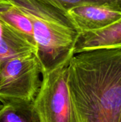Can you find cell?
<instances>
[{
	"instance_id": "1",
	"label": "cell",
	"mask_w": 121,
	"mask_h": 122,
	"mask_svg": "<svg viewBox=\"0 0 121 122\" xmlns=\"http://www.w3.org/2000/svg\"><path fill=\"white\" fill-rule=\"evenodd\" d=\"M67 84L78 122H119L121 114V49L74 54Z\"/></svg>"
},
{
	"instance_id": "2",
	"label": "cell",
	"mask_w": 121,
	"mask_h": 122,
	"mask_svg": "<svg viewBox=\"0 0 121 122\" xmlns=\"http://www.w3.org/2000/svg\"><path fill=\"white\" fill-rule=\"evenodd\" d=\"M30 19L42 74L68 62L78 36L66 12L40 0H7Z\"/></svg>"
},
{
	"instance_id": "3",
	"label": "cell",
	"mask_w": 121,
	"mask_h": 122,
	"mask_svg": "<svg viewBox=\"0 0 121 122\" xmlns=\"http://www.w3.org/2000/svg\"><path fill=\"white\" fill-rule=\"evenodd\" d=\"M41 73L34 54L4 61L0 66V102H34L41 84Z\"/></svg>"
},
{
	"instance_id": "4",
	"label": "cell",
	"mask_w": 121,
	"mask_h": 122,
	"mask_svg": "<svg viewBox=\"0 0 121 122\" xmlns=\"http://www.w3.org/2000/svg\"><path fill=\"white\" fill-rule=\"evenodd\" d=\"M69 61L41 74V84L34 100L41 122H78L67 84Z\"/></svg>"
},
{
	"instance_id": "5",
	"label": "cell",
	"mask_w": 121,
	"mask_h": 122,
	"mask_svg": "<svg viewBox=\"0 0 121 122\" xmlns=\"http://www.w3.org/2000/svg\"><path fill=\"white\" fill-rule=\"evenodd\" d=\"M66 14L78 34L102 29L121 18V5L86 3L69 9Z\"/></svg>"
},
{
	"instance_id": "6",
	"label": "cell",
	"mask_w": 121,
	"mask_h": 122,
	"mask_svg": "<svg viewBox=\"0 0 121 122\" xmlns=\"http://www.w3.org/2000/svg\"><path fill=\"white\" fill-rule=\"evenodd\" d=\"M101 49H121V18L102 29L78 34L74 54Z\"/></svg>"
},
{
	"instance_id": "7",
	"label": "cell",
	"mask_w": 121,
	"mask_h": 122,
	"mask_svg": "<svg viewBox=\"0 0 121 122\" xmlns=\"http://www.w3.org/2000/svg\"><path fill=\"white\" fill-rule=\"evenodd\" d=\"M9 3L7 0H0V11ZM36 46L0 19V66L8 59L30 54L36 55Z\"/></svg>"
},
{
	"instance_id": "8",
	"label": "cell",
	"mask_w": 121,
	"mask_h": 122,
	"mask_svg": "<svg viewBox=\"0 0 121 122\" xmlns=\"http://www.w3.org/2000/svg\"><path fill=\"white\" fill-rule=\"evenodd\" d=\"M1 104L0 122H41L34 102L14 101Z\"/></svg>"
},
{
	"instance_id": "9",
	"label": "cell",
	"mask_w": 121,
	"mask_h": 122,
	"mask_svg": "<svg viewBox=\"0 0 121 122\" xmlns=\"http://www.w3.org/2000/svg\"><path fill=\"white\" fill-rule=\"evenodd\" d=\"M0 19L37 47L30 19L16 6L9 2L0 11Z\"/></svg>"
},
{
	"instance_id": "10",
	"label": "cell",
	"mask_w": 121,
	"mask_h": 122,
	"mask_svg": "<svg viewBox=\"0 0 121 122\" xmlns=\"http://www.w3.org/2000/svg\"><path fill=\"white\" fill-rule=\"evenodd\" d=\"M66 13V11L76 6L86 3H113L121 5V0H40Z\"/></svg>"
},
{
	"instance_id": "11",
	"label": "cell",
	"mask_w": 121,
	"mask_h": 122,
	"mask_svg": "<svg viewBox=\"0 0 121 122\" xmlns=\"http://www.w3.org/2000/svg\"><path fill=\"white\" fill-rule=\"evenodd\" d=\"M1 108H2V104H0V110L1 109Z\"/></svg>"
},
{
	"instance_id": "12",
	"label": "cell",
	"mask_w": 121,
	"mask_h": 122,
	"mask_svg": "<svg viewBox=\"0 0 121 122\" xmlns=\"http://www.w3.org/2000/svg\"><path fill=\"white\" fill-rule=\"evenodd\" d=\"M119 122H121V117H120V121Z\"/></svg>"
}]
</instances>
